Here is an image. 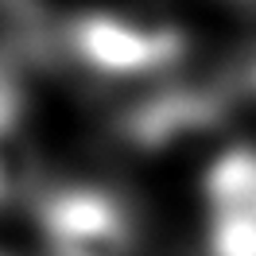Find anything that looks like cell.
<instances>
[{"label": "cell", "instance_id": "6da1fadb", "mask_svg": "<svg viewBox=\"0 0 256 256\" xmlns=\"http://www.w3.org/2000/svg\"><path fill=\"white\" fill-rule=\"evenodd\" d=\"M47 256H132L136 222L128 206L97 186H58L39 202Z\"/></svg>", "mask_w": 256, "mask_h": 256}, {"label": "cell", "instance_id": "7a4b0ae2", "mask_svg": "<svg viewBox=\"0 0 256 256\" xmlns=\"http://www.w3.org/2000/svg\"><path fill=\"white\" fill-rule=\"evenodd\" d=\"M210 256H256V148H233L206 171Z\"/></svg>", "mask_w": 256, "mask_h": 256}]
</instances>
